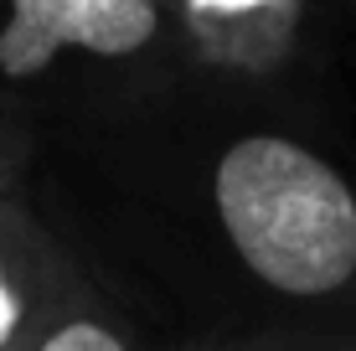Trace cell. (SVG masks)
<instances>
[{"label": "cell", "instance_id": "obj_1", "mask_svg": "<svg viewBox=\"0 0 356 351\" xmlns=\"http://www.w3.org/2000/svg\"><path fill=\"white\" fill-rule=\"evenodd\" d=\"M176 145L186 217L284 325L346 331L356 320V186L284 124H202Z\"/></svg>", "mask_w": 356, "mask_h": 351}, {"label": "cell", "instance_id": "obj_2", "mask_svg": "<svg viewBox=\"0 0 356 351\" xmlns=\"http://www.w3.org/2000/svg\"><path fill=\"white\" fill-rule=\"evenodd\" d=\"M181 83L161 0H0V99L36 124H108Z\"/></svg>", "mask_w": 356, "mask_h": 351}, {"label": "cell", "instance_id": "obj_3", "mask_svg": "<svg viewBox=\"0 0 356 351\" xmlns=\"http://www.w3.org/2000/svg\"><path fill=\"white\" fill-rule=\"evenodd\" d=\"M186 88L248 93L279 83L300 52L305 0H176Z\"/></svg>", "mask_w": 356, "mask_h": 351}, {"label": "cell", "instance_id": "obj_4", "mask_svg": "<svg viewBox=\"0 0 356 351\" xmlns=\"http://www.w3.org/2000/svg\"><path fill=\"white\" fill-rule=\"evenodd\" d=\"M83 263L47 217L21 197H0V351H31L52 310L83 284Z\"/></svg>", "mask_w": 356, "mask_h": 351}, {"label": "cell", "instance_id": "obj_5", "mask_svg": "<svg viewBox=\"0 0 356 351\" xmlns=\"http://www.w3.org/2000/svg\"><path fill=\"white\" fill-rule=\"evenodd\" d=\"M31 351H155V346H145L134 325L119 316V305L93 284V274H83V284L52 310Z\"/></svg>", "mask_w": 356, "mask_h": 351}, {"label": "cell", "instance_id": "obj_6", "mask_svg": "<svg viewBox=\"0 0 356 351\" xmlns=\"http://www.w3.org/2000/svg\"><path fill=\"white\" fill-rule=\"evenodd\" d=\"M155 351H356V336L321 325H227V331L181 336Z\"/></svg>", "mask_w": 356, "mask_h": 351}, {"label": "cell", "instance_id": "obj_7", "mask_svg": "<svg viewBox=\"0 0 356 351\" xmlns=\"http://www.w3.org/2000/svg\"><path fill=\"white\" fill-rule=\"evenodd\" d=\"M36 135H42V124L21 114L10 99H0V197H21L16 186L36 155Z\"/></svg>", "mask_w": 356, "mask_h": 351}, {"label": "cell", "instance_id": "obj_8", "mask_svg": "<svg viewBox=\"0 0 356 351\" xmlns=\"http://www.w3.org/2000/svg\"><path fill=\"white\" fill-rule=\"evenodd\" d=\"M161 6H165V10H176V0H161Z\"/></svg>", "mask_w": 356, "mask_h": 351}]
</instances>
